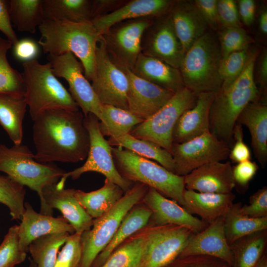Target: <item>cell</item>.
<instances>
[{"mask_svg": "<svg viewBox=\"0 0 267 267\" xmlns=\"http://www.w3.org/2000/svg\"><path fill=\"white\" fill-rule=\"evenodd\" d=\"M82 112L64 109L46 110L33 121L34 159L46 164L77 163L88 156L90 140Z\"/></svg>", "mask_w": 267, "mask_h": 267, "instance_id": "cell-1", "label": "cell"}, {"mask_svg": "<svg viewBox=\"0 0 267 267\" xmlns=\"http://www.w3.org/2000/svg\"><path fill=\"white\" fill-rule=\"evenodd\" d=\"M252 52L249 49L233 52L221 59L219 67L221 88L228 87L238 78L245 69Z\"/></svg>", "mask_w": 267, "mask_h": 267, "instance_id": "cell-43", "label": "cell"}, {"mask_svg": "<svg viewBox=\"0 0 267 267\" xmlns=\"http://www.w3.org/2000/svg\"><path fill=\"white\" fill-rule=\"evenodd\" d=\"M25 211L19 225L18 234L20 248L28 252L29 244L35 239L44 235L75 232L74 228L63 217H53L37 213L28 202L24 204Z\"/></svg>", "mask_w": 267, "mask_h": 267, "instance_id": "cell-23", "label": "cell"}, {"mask_svg": "<svg viewBox=\"0 0 267 267\" xmlns=\"http://www.w3.org/2000/svg\"><path fill=\"white\" fill-rule=\"evenodd\" d=\"M53 74L64 79L68 84L70 94L84 116L89 113L102 120V106L91 85L84 74L83 65L71 52L60 55H47Z\"/></svg>", "mask_w": 267, "mask_h": 267, "instance_id": "cell-14", "label": "cell"}, {"mask_svg": "<svg viewBox=\"0 0 267 267\" xmlns=\"http://www.w3.org/2000/svg\"><path fill=\"white\" fill-rule=\"evenodd\" d=\"M91 81L101 104L128 110L127 76L110 57L102 37L96 47L94 72Z\"/></svg>", "mask_w": 267, "mask_h": 267, "instance_id": "cell-12", "label": "cell"}, {"mask_svg": "<svg viewBox=\"0 0 267 267\" xmlns=\"http://www.w3.org/2000/svg\"><path fill=\"white\" fill-rule=\"evenodd\" d=\"M229 144L210 131L181 143H173L174 174L185 176L208 163L222 162L229 157Z\"/></svg>", "mask_w": 267, "mask_h": 267, "instance_id": "cell-13", "label": "cell"}, {"mask_svg": "<svg viewBox=\"0 0 267 267\" xmlns=\"http://www.w3.org/2000/svg\"><path fill=\"white\" fill-rule=\"evenodd\" d=\"M56 184L44 187L42 191L40 213L52 216L53 209L59 210L75 232L82 234L90 229L93 219L79 203L76 196V189H59Z\"/></svg>", "mask_w": 267, "mask_h": 267, "instance_id": "cell-18", "label": "cell"}, {"mask_svg": "<svg viewBox=\"0 0 267 267\" xmlns=\"http://www.w3.org/2000/svg\"><path fill=\"white\" fill-rule=\"evenodd\" d=\"M44 20L91 21V0H43Z\"/></svg>", "mask_w": 267, "mask_h": 267, "instance_id": "cell-34", "label": "cell"}, {"mask_svg": "<svg viewBox=\"0 0 267 267\" xmlns=\"http://www.w3.org/2000/svg\"><path fill=\"white\" fill-rule=\"evenodd\" d=\"M149 187L136 182L107 212L93 219L89 230L82 233V256L80 267H91L98 254L109 244L121 222L136 205L142 201Z\"/></svg>", "mask_w": 267, "mask_h": 267, "instance_id": "cell-7", "label": "cell"}, {"mask_svg": "<svg viewBox=\"0 0 267 267\" xmlns=\"http://www.w3.org/2000/svg\"><path fill=\"white\" fill-rule=\"evenodd\" d=\"M222 59L217 35L209 30L186 51L179 70L184 87L197 95L217 93L222 86Z\"/></svg>", "mask_w": 267, "mask_h": 267, "instance_id": "cell-4", "label": "cell"}, {"mask_svg": "<svg viewBox=\"0 0 267 267\" xmlns=\"http://www.w3.org/2000/svg\"><path fill=\"white\" fill-rule=\"evenodd\" d=\"M131 71L138 77L174 93L185 87L178 69L142 53Z\"/></svg>", "mask_w": 267, "mask_h": 267, "instance_id": "cell-28", "label": "cell"}, {"mask_svg": "<svg viewBox=\"0 0 267 267\" xmlns=\"http://www.w3.org/2000/svg\"><path fill=\"white\" fill-rule=\"evenodd\" d=\"M11 23L20 32L34 34L44 20L43 0H8Z\"/></svg>", "mask_w": 267, "mask_h": 267, "instance_id": "cell-36", "label": "cell"}, {"mask_svg": "<svg viewBox=\"0 0 267 267\" xmlns=\"http://www.w3.org/2000/svg\"><path fill=\"white\" fill-rule=\"evenodd\" d=\"M242 202L233 203L224 215V230L228 244L256 232L267 229V217L253 218L241 214Z\"/></svg>", "mask_w": 267, "mask_h": 267, "instance_id": "cell-35", "label": "cell"}, {"mask_svg": "<svg viewBox=\"0 0 267 267\" xmlns=\"http://www.w3.org/2000/svg\"><path fill=\"white\" fill-rule=\"evenodd\" d=\"M81 234H70L58 254L54 267H80L82 256Z\"/></svg>", "mask_w": 267, "mask_h": 267, "instance_id": "cell-45", "label": "cell"}, {"mask_svg": "<svg viewBox=\"0 0 267 267\" xmlns=\"http://www.w3.org/2000/svg\"><path fill=\"white\" fill-rule=\"evenodd\" d=\"M255 267H267V252L263 256Z\"/></svg>", "mask_w": 267, "mask_h": 267, "instance_id": "cell-58", "label": "cell"}, {"mask_svg": "<svg viewBox=\"0 0 267 267\" xmlns=\"http://www.w3.org/2000/svg\"><path fill=\"white\" fill-rule=\"evenodd\" d=\"M267 229L241 237L229 246L233 257L231 267H255L267 252Z\"/></svg>", "mask_w": 267, "mask_h": 267, "instance_id": "cell-33", "label": "cell"}, {"mask_svg": "<svg viewBox=\"0 0 267 267\" xmlns=\"http://www.w3.org/2000/svg\"><path fill=\"white\" fill-rule=\"evenodd\" d=\"M102 120L99 129L103 136L118 137L129 134L143 120L128 110L108 105L102 106Z\"/></svg>", "mask_w": 267, "mask_h": 267, "instance_id": "cell-37", "label": "cell"}, {"mask_svg": "<svg viewBox=\"0 0 267 267\" xmlns=\"http://www.w3.org/2000/svg\"><path fill=\"white\" fill-rule=\"evenodd\" d=\"M169 14L184 53L209 30L193 1L175 0Z\"/></svg>", "mask_w": 267, "mask_h": 267, "instance_id": "cell-25", "label": "cell"}, {"mask_svg": "<svg viewBox=\"0 0 267 267\" xmlns=\"http://www.w3.org/2000/svg\"><path fill=\"white\" fill-rule=\"evenodd\" d=\"M142 201L152 212L149 225H180L196 234L208 225L194 217L176 201L168 199L153 188L149 187Z\"/></svg>", "mask_w": 267, "mask_h": 267, "instance_id": "cell-19", "label": "cell"}, {"mask_svg": "<svg viewBox=\"0 0 267 267\" xmlns=\"http://www.w3.org/2000/svg\"><path fill=\"white\" fill-rule=\"evenodd\" d=\"M254 78L256 84L259 85L260 90L265 92L267 86V50L264 48L258 54L254 68Z\"/></svg>", "mask_w": 267, "mask_h": 267, "instance_id": "cell-54", "label": "cell"}, {"mask_svg": "<svg viewBox=\"0 0 267 267\" xmlns=\"http://www.w3.org/2000/svg\"><path fill=\"white\" fill-rule=\"evenodd\" d=\"M28 267H37L35 263L32 261V259L30 260L29 265Z\"/></svg>", "mask_w": 267, "mask_h": 267, "instance_id": "cell-59", "label": "cell"}, {"mask_svg": "<svg viewBox=\"0 0 267 267\" xmlns=\"http://www.w3.org/2000/svg\"><path fill=\"white\" fill-rule=\"evenodd\" d=\"M27 107L23 94L0 92V124L14 144L22 143L23 121Z\"/></svg>", "mask_w": 267, "mask_h": 267, "instance_id": "cell-30", "label": "cell"}, {"mask_svg": "<svg viewBox=\"0 0 267 267\" xmlns=\"http://www.w3.org/2000/svg\"><path fill=\"white\" fill-rule=\"evenodd\" d=\"M116 64L125 72L128 79V110L140 119L145 121L149 118L175 93L138 77L130 69Z\"/></svg>", "mask_w": 267, "mask_h": 267, "instance_id": "cell-17", "label": "cell"}, {"mask_svg": "<svg viewBox=\"0 0 267 267\" xmlns=\"http://www.w3.org/2000/svg\"><path fill=\"white\" fill-rule=\"evenodd\" d=\"M127 1V0H91L92 19L114 12Z\"/></svg>", "mask_w": 267, "mask_h": 267, "instance_id": "cell-55", "label": "cell"}, {"mask_svg": "<svg viewBox=\"0 0 267 267\" xmlns=\"http://www.w3.org/2000/svg\"><path fill=\"white\" fill-rule=\"evenodd\" d=\"M38 28L41 34L38 44L44 52L50 55L71 52L79 59L85 76L91 81L96 47L102 37L91 21L75 23L44 20Z\"/></svg>", "mask_w": 267, "mask_h": 267, "instance_id": "cell-2", "label": "cell"}, {"mask_svg": "<svg viewBox=\"0 0 267 267\" xmlns=\"http://www.w3.org/2000/svg\"><path fill=\"white\" fill-rule=\"evenodd\" d=\"M259 169L255 162L248 160L232 167L233 178L236 185L245 188L253 178Z\"/></svg>", "mask_w": 267, "mask_h": 267, "instance_id": "cell-51", "label": "cell"}, {"mask_svg": "<svg viewBox=\"0 0 267 267\" xmlns=\"http://www.w3.org/2000/svg\"><path fill=\"white\" fill-rule=\"evenodd\" d=\"M258 52L252 51L241 75L230 86L216 93L209 115L210 132L229 144L237 120L245 107L259 99L261 91L255 83L254 68Z\"/></svg>", "mask_w": 267, "mask_h": 267, "instance_id": "cell-3", "label": "cell"}, {"mask_svg": "<svg viewBox=\"0 0 267 267\" xmlns=\"http://www.w3.org/2000/svg\"><path fill=\"white\" fill-rule=\"evenodd\" d=\"M141 53L179 69L185 53L169 13L155 17L145 29Z\"/></svg>", "mask_w": 267, "mask_h": 267, "instance_id": "cell-16", "label": "cell"}, {"mask_svg": "<svg viewBox=\"0 0 267 267\" xmlns=\"http://www.w3.org/2000/svg\"><path fill=\"white\" fill-rule=\"evenodd\" d=\"M19 225L10 227L0 245V267H15L23 262L27 252L19 244Z\"/></svg>", "mask_w": 267, "mask_h": 267, "instance_id": "cell-44", "label": "cell"}, {"mask_svg": "<svg viewBox=\"0 0 267 267\" xmlns=\"http://www.w3.org/2000/svg\"><path fill=\"white\" fill-rule=\"evenodd\" d=\"M115 167L124 178L143 183L183 208L184 177L178 176L162 166L126 149L112 147Z\"/></svg>", "mask_w": 267, "mask_h": 267, "instance_id": "cell-6", "label": "cell"}, {"mask_svg": "<svg viewBox=\"0 0 267 267\" xmlns=\"http://www.w3.org/2000/svg\"><path fill=\"white\" fill-rule=\"evenodd\" d=\"M12 44L0 37V92H10L24 95L25 89L21 73L14 69L7 58Z\"/></svg>", "mask_w": 267, "mask_h": 267, "instance_id": "cell-40", "label": "cell"}, {"mask_svg": "<svg viewBox=\"0 0 267 267\" xmlns=\"http://www.w3.org/2000/svg\"><path fill=\"white\" fill-rule=\"evenodd\" d=\"M217 33L222 59L233 52L249 49L254 41L243 27H221Z\"/></svg>", "mask_w": 267, "mask_h": 267, "instance_id": "cell-42", "label": "cell"}, {"mask_svg": "<svg viewBox=\"0 0 267 267\" xmlns=\"http://www.w3.org/2000/svg\"><path fill=\"white\" fill-rule=\"evenodd\" d=\"M107 141L112 147L126 149L141 157L155 160L174 173L175 163L172 154L154 142L134 137L130 134L118 137H109Z\"/></svg>", "mask_w": 267, "mask_h": 267, "instance_id": "cell-32", "label": "cell"}, {"mask_svg": "<svg viewBox=\"0 0 267 267\" xmlns=\"http://www.w3.org/2000/svg\"><path fill=\"white\" fill-rule=\"evenodd\" d=\"M239 212L253 218L267 217V187L264 186L251 195L249 204L242 205Z\"/></svg>", "mask_w": 267, "mask_h": 267, "instance_id": "cell-47", "label": "cell"}, {"mask_svg": "<svg viewBox=\"0 0 267 267\" xmlns=\"http://www.w3.org/2000/svg\"><path fill=\"white\" fill-rule=\"evenodd\" d=\"M0 171L36 191L41 202L43 189L56 184L66 173L55 165L37 162L34 154L22 144H14L11 147L0 144Z\"/></svg>", "mask_w": 267, "mask_h": 267, "instance_id": "cell-8", "label": "cell"}, {"mask_svg": "<svg viewBox=\"0 0 267 267\" xmlns=\"http://www.w3.org/2000/svg\"><path fill=\"white\" fill-rule=\"evenodd\" d=\"M22 67L24 95L33 121L49 109L79 110L69 92L53 74L49 62L41 64L35 59L23 63Z\"/></svg>", "mask_w": 267, "mask_h": 267, "instance_id": "cell-5", "label": "cell"}, {"mask_svg": "<svg viewBox=\"0 0 267 267\" xmlns=\"http://www.w3.org/2000/svg\"><path fill=\"white\" fill-rule=\"evenodd\" d=\"M165 267H231L224 261L206 255L178 257Z\"/></svg>", "mask_w": 267, "mask_h": 267, "instance_id": "cell-46", "label": "cell"}, {"mask_svg": "<svg viewBox=\"0 0 267 267\" xmlns=\"http://www.w3.org/2000/svg\"><path fill=\"white\" fill-rule=\"evenodd\" d=\"M217 10L220 28L242 27L235 1L219 0Z\"/></svg>", "mask_w": 267, "mask_h": 267, "instance_id": "cell-48", "label": "cell"}, {"mask_svg": "<svg viewBox=\"0 0 267 267\" xmlns=\"http://www.w3.org/2000/svg\"><path fill=\"white\" fill-rule=\"evenodd\" d=\"M260 10L258 18V29L260 35L266 38L267 35V9L263 5Z\"/></svg>", "mask_w": 267, "mask_h": 267, "instance_id": "cell-57", "label": "cell"}, {"mask_svg": "<svg viewBox=\"0 0 267 267\" xmlns=\"http://www.w3.org/2000/svg\"><path fill=\"white\" fill-rule=\"evenodd\" d=\"M139 203L125 216L110 242L96 257L91 267H100L120 245L148 225L151 211L145 204Z\"/></svg>", "mask_w": 267, "mask_h": 267, "instance_id": "cell-29", "label": "cell"}, {"mask_svg": "<svg viewBox=\"0 0 267 267\" xmlns=\"http://www.w3.org/2000/svg\"><path fill=\"white\" fill-rule=\"evenodd\" d=\"M185 188L199 192L227 194L235 187L230 162H214L184 176Z\"/></svg>", "mask_w": 267, "mask_h": 267, "instance_id": "cell-20", "label": "cell"}, {"mask_svg": "<svg viewBox=\"0 0 267 267\" xmlns=\"http://www.w3.org/2000/svg\"><path fill=\"white\" fill-rule=\"evenodd\" d=\"M155 18L123 21L114 25L102 35L107 51L114 62L132 70L141 53L143 34Z\"/></svg>", "mask_w": 267, "mask_h": 267, "instance_id": "cell-15", "label": "cell"}, {"mask_svg": "<svg viewBox=\"0 0 267 267\" xmlns=\"http://www.w3.org/2000/svg\"><path fill=\"white\" fill-rule=\"evenodd\" d=\"M237 8L240 20L247 26L254 22L256 12V2L253 0H239Z\"/></svg>", "mask_w": 267, "mask_h": 267, "instance_id": "cell-56", "label": "cell"}, {"mask_svg": "<svg viewBox=\"0 0 267 267\" xmlns=\"http://www.w3.org/2000/svg\"><path fill=\"white\" fill-rule=\"evenodd\" d=\"M224 215L194 234L178 257L206 255L222 260L231 266L233 257L224 230Z\"/></svg>", "mask_w": 267, "mask_h": 267, "instance_id": "cell-21", "label": "cell"}, {"mask_svg": "<svg viewBox=\"0 0 267 267\" xmlns=\"http://www.w3.org/2000/svg\"><path fill=\"white\" fill-rule=\"evenodd\" d=\"M13 46L14 56L23 63L35 60L39 54V48L38 44L35 41L29 38L18 40Z\"/></svg>", "mask_w": 267, "mask_h": 267, "instance_id": "cell-52", "label": "cell"}, {"mask_svg": "<svg viewBox=\"0 0 267 267\" xmlns=\"http://www.w3.org/2000/svg\"><path fill=\"white\" fill-rule=\"evenodd\" d=\"M198 95L184 87L157 112L135 127L133 136L154 142L172 154V134L178 118L196 103Z\"/></svg>", "mask_w": 267, "mask_h": 267, "instance_id": "cell-10", "label": "cell"}, {"mask_svg": "<svg viewBox=\"0 0 267 267\" xmlns=\"http://www.w3.org/2000/svg\"><path fill=\"white\" fill-rule=\"evenodd\" d=\"M84 125L89 136L90 145L85 163L80 167L65 173L56 183V187L64 188L68 178H78L88 172H95L104 175L106 178L118 185L124 192L130 189L134 182L123 177L118 172L113 158L112 146L101 134L99 120L92 113L84 116Z\"/></svg>", "mask_w": 267, "mask_h": 267, "instance_id": "cell-9", "label": "cell"}, {"mask_svg": "<svg viewBox=\"0 0 267 267\" xmlns=\"http://www.w3.org/2000/svg\"><path fill=\"white\" fill-rule=\"evenodd\" d=\"M198 8L210 30L218 31L220 28L217 10V0H195Z\"/></svg>", "mask_w": 267, "mask_h": 267, "instance_id": "cell-50", "label": "cell"}, {"mask_svg": "<svg viewBox=\"0 0 267 267\" xmlns=\"http://www.w3.org/2000/svg\"><path fill=\"white\" fill-rule=\"evenodd\" d=\"M144 253V238L140 230L120 245L100 267H142Z\"/></svg>", "mask_w": 267, "mask_h": 267, "instance_id": "cell-38", "label": "cell"}, {"mask_svg": "<svg viewBox=\"0 0 267 267\" xmlns=\"http://www.w3.org/2000/svg\"><path fill=\"white\" fill-rule=\"evenodd\" d=\"M9 12L8 0H0V31L6 39L14 45L18 41L13 29Z\"/></svg>", "mask_w": 267, "mask_h": 267, "instance_id": "cell-53", "label": "cell"}, {"mask_svg": "<svg viewBox=\"0 0 267 267\" xmlns=\"http://www.w3.org/2000/svg\"><path fill=\"white\" fill-rule=\"evenodd\" d=\"M144 243L142 267H165L176 259L194 233L180 225H148L140 229Z\"/></svg>", "mask_w": 267, "mask_h": 267, "instance_id": "cell-11", "label": "cell"}, {"mask_svg": "<svg viewBox=\"0 0 267 267\" xmlns=\"http://www.w3.org/2000/svg\"><path fill=\"white\" fill-rule=\"evenodd\" d=\"M184 208L191 214H196L208 225L225 215L233 204L235 195L232 192L218 194L199 192L185 189Z\"/></svg>", "mask_w": 267, "mask_h": 267, "instance_id": "cell-27", "label": "cell"}, {"mask_svg": "<svg viewBox=\"0 0 267 267\" xmlns=\"http://www.w3.org/2000/svg\"><path fill=\"white\" fill-rule=\"evenodd\" d=\"M175 0H130L114 12L91 20L102 36L120 22L143 17H157L169 13Z\"/></svg>", "mask_w": 267, "mask_h": 267, "instance_id": "cell-22", "label": "cell"}, {"mask_svg": "<svg viewBox=\"0 0 267 267\" xmlns=\"http://www.w3.org/2000/svg\"><path fill=\"white\" fill-rule=\"evenodd\" d=\"M25 194L24 186L7 175H0V203L8 207L12 220H21Z\"/></svg>", "mask_w": 267, "mask_h": 267, "instance_id": "cell-41", "label": "cell"}, {"mask_svg": "<svg viewBox=\"0 0 267 267\" xmlns=\"http://www.w3.org/2000/svg\"><path fill=\"white\" fill-rule=\"evenodd\" d=\"M215 92L198 94L194 105L177 121L172 134L173 143H181L210 131V110Z\"/></svg>", "mask_w": 267, "mask_h": 267, "instance_id": "cell-24", "label": "cell"}, {"mask_svg": "<svg viewBox=\"0 0 267 267\" xmlns=\"http://www.w3.org/2000/svg\"><path fill=\"white\" fill-rule=\"evenodd\" d=\"M124 192L118 185L105 178L103 186L99 189L89 192L76 190V196L86 212L94 219L110 210Z\"/></svg>", "mask_w": 267, "mask_h": 267, "instance_id": "cell-31", "label": "cell"}, {"mask_svg": "<svg viewBox=\"0 0 267 267\" xmlns=\"http://www.w3.org/2000/svg\"><path fill=\"white\" fill-rule=\"evenodd\" d=\"M232 138L235 142L229 154L231 160L236 163L250 160L251 151L243 140V128L241 124L236 123L235 125Z\"/></svg>", "mask_w": 267, "mask_h": 267, "instance_id": "cell-49", "label": "cell"}, {"mask_svg": "<svg viewBox=\"0 0 267 267\" xmlns=\"http://www.w3.org/2000/svg\"><path fill=\"white\" fill-rule=\"evenodd\" d=\"M69 235L66 232L51 233L33 240L28 252L37 267H54L58 251Z\"/></svg>", "mask_w": 267, "mask_h": 267, "instance_id": "cell-39", "label": "cell"}, {"mask_svg": "<svg viewBox=\"0 0 267 267\" xmlns=\"http://www.w3.org/2000/svg\"><path fill=\"white\" fill-rule=\"evenodd\" d=\"M262 97L245 107L236 123L248 129L254 155L264 168L267 162V104L266 97Z\"/></svg>", "mask_w": 267, "mask_h": 267, "instance_id": "cell-26", "label": "cell"}]
</instances>
